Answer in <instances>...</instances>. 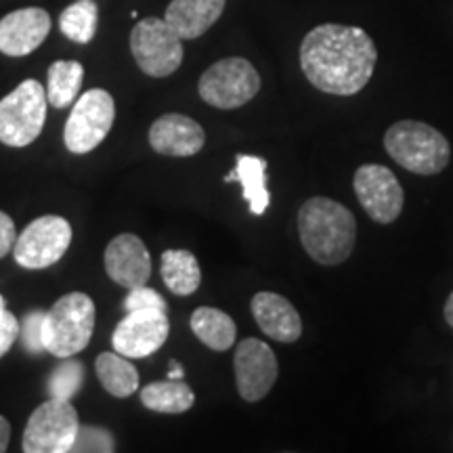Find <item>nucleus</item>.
I'll return each instance as SVG.
<instances>
[{
	"label": "nucleus",
	"instance_id": "obj_2",
	"mask_svg": "<svg viewBox=\"0 0 453 453\" xmlns=\"http://www.w3.org/2000/svg\"><path fill=\"white\" fill-rule=\"evenodd\" d=\"M298 235L315 263L336 267L353 254L357 220L344 203L317 196L300 206Z\"/></svg>",
	"mask_w": 453,
	"mask_h": 453
},
{
	"label": "nucleus",
	"instance_id": "obj_26",
	"mask_svg": "<svg viewBox=\"0 0 453 453\" xmlns=\"http://www.w3.org/2000/svg\"><path fill=\"white\" fill-rule=\"evenodd\" d=\"M84 382V365L81 361H73L70 357H65L59 365L50 372L49 376V395L53 399H64L70 401L73 395L78 393Z\"/></svg>",
	"mask_w": 453,
	"mask_h": 453
},
{
	"label": "nucleus",
	"instance_id": "obj_30",
	"mask_svg": "<svg viewBox=\"0 0 453 453\" xmlns=\"http://www.w3.org/2000/svg\"><path fill=\"white\" fill-rule=\"evenodd\" d=\"M19 336V321L7 309H0V357H4Z\"/></svg>",
	"mask_w": 453,
	"mask_h": 453
},
{
	"label": "nucleus",
	"instance_id": "obj_32",
	"mask_svg": "<svg viewBox=\"0 0 453 453\" xmlns=\"http://www.w3.org/2000/svg\"><path fill=\"white\" fill-rule=\"evenodd\" d=\"M11 441V424L4 416H0V453L7 451Z\"/></svg>",
	"mask_w": 453,
	"mask_h": 453
},
{
	"label": "nucleus",
	"instance_id": "obj_35",
	"mask_svg": "<svg viewBox=\"0 0 453 453\" xmlns=\"http://www.w3.org/2000/svg\"><path fill=\"white\" fill-rule=\"evenodd\" d=\"M3 307H4V298L0 296V309H3Z\"/></svg>",
	"mask_w": 453,
	"mask_h": 453
},
{
	"label": "nucleus",
	"instance_id": "obj_33",
	"mask_svg": "<svg viewBox=\"0 0 453 453\" xmlns=\"http://www.w3.org/2000/svg\"><path fill=\"white\" fill-rule=\"evenodd\" d=\"M168 378H170V380H180V378H185V370H183V365H180L177 359L170 361Z\"/></svg>",
	"mask_w": 453,
	"mask_h": 453
},
{
	"label": "nucleus",
	"instance_id": "obj_10",
	"mask_svg": "<svg viewBox=\"0 0 453 453\" xmlns=\"http://www.w3.org/2000/svg\"><path fill=\"white\" fill-rule=\"evenodd\" d=\"M72 243V225L64 217L47 214L32 220L17 235L13 246L15 263L24 269H47L64 258Z\"/></svg>",
	"mask_w": 453,
	"mask_h": 453
},
{
	"label": "nucleus",
	"instance_id": "obj_16",
	"mask_svg": "<svg viewBox=\"0 0 453 453\" xmlns=\"http://www.w3.org/2000/svg\"><path fill=\"white\" fill-rule=\"evenodd\" d=\"M206 143V133L194 118L183 113H166L150 128V145L157 154L168 157H189L200 154Z\"/></svg>",
	"mask_w": 453,
	"mask_h": 453
},
{
	"label": "nucleus",
	"instance_id": "obj_28",
	"mask_svg": "<svg viewBox=\"0 0 453 453\" xmlns=\"http://www.w3.org/2000/svg\"><path fill=\"white\" fill-rule=\"evenodd\" d=\"M44 317L47 313L44 311H32L24 317L19 326V334H21V342H24V349L32 355H41L44 350V342H42V326H44Z\"/></svg>",
	"mask_w": 453,
	"mask_h": 453
},
{
	"label": "nucleus",
	"instance_id": "obj_1",
	"mask_svg": "<svg viewBox=\"0 0 453 453\" xmlns=\"http://www.w3.org/2000/svg\"><path fill=\"white\" fill-rule=\"evenodd\" d=\"M376 61V44L357 26H317L300 44V67L307 81L321 93L338 97H350L365 88Z\"/></svg>",
	"mask_w": 453,
	"mask_h": 453
},
{
	"label": "nucleus",
	"instance_id": "obj_17",
	"mask_svg": "<svg viewBox=\"0 0 453 453\" xmlns=\"http://www.w3.org/2000/svg\"><path fill=\"white\" fill-rule=\"evenodd\" d=\"M252 315L257 319L260 330L271 340L277 342L292 344L303 336V319L298 311L288 298L275 292H258L254 294L250 303Z\"/></svg>",
	"mask_w": 453,
	"mask_h": 453
},
{
	"label": "nucleus",
	"instance_id": "obj_9",
	"mask_svg": "<svg viewBox=\"0 0 453 453\" xmlns=\"http://www.w3.org/2000/svg\"><path fill=\"white\" fill-rule=\"evenodd\" d=\"M78 426V411L70 401L50 396L32 411L21 449L26 453H70Z\"/></svg>",
	"mask_w": 453,
	"mask_h": 453
},
{
	"label": "nucleus",
	"instance_id": "obj_21",
	"mask_svg": "<svg viewBox=\"0 0 453 453\" xmlns=\"http://www.w3.org/2000/svg\"><path fill=\"white\" fill-rule=\"evenodd\" d=\"M95 370L104 388L118 399H127L139 390V372L130 364L128 357L120 353H101L95 361Z\"/></svg>",
	"mask_w": 453,
	"mask_h": 453
},
{
	"label": "nucleus",
	"instance_id": "obj_31",
	"mask_svg": "<svg viewBox=\"0 0 453 453\" xmlns=\"http://www.w3.org/2000/svg\"><path fill=\"white\" fill-rule=\"evenodd\" d=\"M15 223L7 212L0 211V258L7 257L9 252H13L15 246Z\"/></svg>",
	"mask_w": 453,
	"mask_h": 453
},
{
	"label": "nucleus",
	"instance_id": "obj_19",
	"mask_svg": "<svg viewBox=\"0 0 453 453\" xmlns=\"http://www.w3.org/2000/svg\"><path fill=\"white\" fill-rule=\"evenodd\" d=\"M191 330H194L196 338L202 344H206L208 349L219 350H229L235 344L237 338V327L235 321L231 319L225 311L212 309V307H200L191 315Z\"/></svg>",
	"mask_w": 453,
	"mask_h": 453
},
{
	"label": "nucleus",
	"instance_id": "obj_22",
	"mask_svg": "<svg viewBox=\"0 0 453 453\" xmlns=\"http://www.w3.org/2000/svg\"><path fill=\"white\" fill-rule=\"evenodd\" d=\"M141 403L157 413H185L194 407L196 395L183 380H162L141 390Z\"/></svg>",
	"mask_w": 453,
	"mask_h": 453
},
{
	"label": "nucleus",
	"instance_id": "obj_24",
	"mask_svg": "<svg viewBox=\"0 0 453 453\" xmlns=\"http://www.w3.org/2000/svg\"><path fill=\"white\" fill-rule=\"evenodd\" d=\"M84 81V67L78 61H55L47 72V99L49 105L64 110L78 97Z\"/></svg>",
	"mask_w": 453,
	"mask_h": 453
},
{
	"label": "nucleus",
	"instance_id": "obj_34",
	"mask_svg": "<svg viewBox=\"0 0 453 453\" xmlns=\"http://www.w3.org/2000/svg\"><path fill=\"white\" fill-rule=\"evenodd\" d=\"M443 313H445V321H447V324H449V327H453V292L449 294V298H447Z\"/></svg>",
	"mask_w": 453,
	"mask_h": 453
},
{
	"label": "nucleus",
	"instance_id": "obj_8",
	"mask_svg": "<svg viewBox=\"0 0 453 453\" xmlns=\"http://www.w3.org/2000/svg\"><path fill=\"white\" fill-rule=\"evenodd\" d=\"M116 120V104L105 88H90L82 93L67 118L64 143L72 154H88L104 143Z\"/></svg>",
	"mask_w": 453,
	"mask_h": 453
},
{
	"label": "nucleus",
	"instance_id": "obj_12",
	"mask_svg": "<svg viewBox=\"0 0 453 453\" xmlns=\"http://www.w3.org/2000/svg\"><path fill=\"white\" fill-rule=\"evenodd\" d=\"M234 370L237 393L248 403L265 399L280 376V365H277L273 349L258 338H246L237 344Z\"/></svg>",
	"mask_w": 453,
	"mask_h": 453
},
{
	"label": "nucleus",
	"instance_id": "obj_7",
	"mask_svg": "<svg viewBox=\"0 0 453 453\" xmlns=\"http://www.w3.org/2000/svg\"><path fill=\"white\" fill-rule=\"evenodd\" d=\"M130 50L141 72L151 78H166L183 64V38L166 19L147 17L130 32Z\"/></svg>",
	"mask_w": 453,
	"mask_h": 453
},
{
	"label": "nucleus",
	"instance_id": "obj_14",
	"mask_svg": "<svg viewBox=\"0 0 453 453\" xmlns=\"http://www.w3.org/2000/svg\"><path fill=\"white\" fill-rule=\"evenodd\" d=\"M105 271L127 290L145 286L151 277V254L137 235H116L105 248Z\"/></svg>",
	"mask_w": 453,
	"mask_h": 453
},
{
	"label": "nucleus",
	"instance_id": "obj_4",
	"mask_svg": "<svg viewBox=\"0 0 453 453\" xmlns=\"http://www.w3.org/2000/svg\"><path fill=\"white\" fill-rule=\"evenodd\" d=\"M95 332V303L88 294H65L44 317V350L57 359L78 355L88 347Z\"/></svg>",
	"mask_w": 453,
	"mask_h": 453
},
{
	"label": "nucleus",
	"instance_id": "obj_6",
	"mask_svg": "<svg viewBox=\"0 0 453 453\" xmlns=\"http://www.w3.org/2000/svg\"><path fill=\"white\" fill-rule=\"evenodd\" d=\"M197 90L203 104L217 110H237L257 97L260 76L243 57H226L202 73Z\"/></svg>",
	"mask_w": 453,
	"mask_h": 453
},
{
	"label": "nucleus",
	"instance_id": "obj_13",
	"mask_svg": "<svg viewBox=\"0 0 453 453\" xmlns=\"http://www.w3.org/2000/svg\"><path fill=\"white\" fill-rule=\"evenodd\" d=\"M168 334L170 321L166 311H130L113 330L111 344L116 353L128 357V359H143L162 349V344L168 340Z\"/></svg>",
	"mask_w": 453,
	"mask_h": 453
},
{
	"label": "nucleus",
	"instance_id": "obj_3",
	"mask_svg": "<svg viewBox=\"0 0 453 453\" xmlns=\"http://www.w3.org/2000/svg\"><path fill=\"white\" fill-rule=\"evenodd\" d=\"M384 150L393 160L420 177H433L451 160L449 141L426 122L401 120L384 134Z\"/></svg>",
	"mask_w": 453,
	"mask_h": 453
},
{
	"label": "nucleus",
	"instance_id": "obj_20",
	"mask_svg": "<svg viewBox=\"0 0 453 453\" xmlns=\"http://www.w3.org/2000/svg\"><path fill=\"white\" fill-rule=\"evenodd\" d=\"M162 280L177 296H191L202 283V269L189 250H166L162 254Z\"/></svg>",
	"mask_w": 453,
	"mask_h": 453
},
{
	"label": "nucleus",
	"instance_id": "obj_15",
	"mask_svg": "<svg viewBox=\"0 0 453 453\" xmlns=\"http://www.w3.org/2000/svg\"><path fill=\"white\" fill-rule=\"evenodd\" d=\"M50 15L41 7L17 9L0 19V53L7 57L32 55L47 41Z\"/></svg>",
	"mask_w": 453,
	"mask_h": 453
},
{
	"label": "nucleus",
	"instance_id": "obj_25",
	"mask_svg": "<svg viewBox=\"0 0 453 453\" xmlns=\"http://www.w3.org/2000/svg\"><path fill=\"white\" fill-rule=\"evenodd\" d=\"M99 7L95 0H76L59 17V30L72 42L88 44L97 34Z\"/></svg>",
	"mask_w": 453,
	"mask_h": 453
},
{
	"label": "nucleus",
	"instance_id": "obj_11",
	"mask_svg": "<svg viewBox=\"0 0 453 453\" xmlns=\"http://www.w3.org/2000/svg\"><path fill=\"white\" fill-rule=\"evenodd\" d=\"M353 187L361 208L376 223L390 225L403 212V187L393 170L382 164H364L357 168Z\"/></svg>",
	"mask_w": 453,
	"mask_h": 453
},
{
	"label": "nucleus",
	"instance_id": "obj_5",
	"mask_svg": "<svg viewBox=\"0 0 453 453\" xmlns=\"http://www.w3.org/2000/svg\"><path fill=\"white\" fill-rule=\"evenodd\" d=\"M47 88L38 81H24L0 101V143L26 147L41 137L47 118Z\"/></svg>",
	"mask_w": 453,
	"mask_h": 453
},
{
	"label": "nucleus",
	"instance_id": "obj_27",
	"mask_svg": "<svg viewBox=\"0 0 453 453\" xmlns=\"http://www.w3.org/2000/svg\"><path fill=\"white\" fill-rule=\"evenodd\" d=\"M116 451V439L107 428L81 424L70 453H111Z\"/></svg>",
	"mask_w": 453,
	"mask_h": 453
},
{
	"label": "nucleus",
	"instance_id": "obj_23",
	"mask_svg": "<svg viewBox=\"0 0 453 453\" xmlns=\"http://www.w3.org/2000/svg\"><path fill=\"white\" fill-rule=\"evenodd\" d=\"M235 180H240L243 187V197H246L248 206H250L252 214L260 217L269 208L271 196L265 185V174H267V160L258 156H237L235 164Z\"/></svg>",
	"mask_w": 453,
	"mask_h": 453
},
{
	"label": "nucleus",
	"instance_id": "obj_29",
	"mask_svg": "<svg viewBox=\"0 0 453 453\" xmlns=\"http://www.w3.org/2000/svg\"><path fill=\"white\" fill-rule=\"evenodd\" d=\"M145 309H157V311H168L166 300L162 298V294H157L154 288L139 286L133 288L127 298H124V311H145Z\"/></svg>",
	"mask_w": 453,
	"mask_h": 453
},
{
	"label": "nucleus",
	"instance_id": "obj_18",
	"mask_svg": "<svg viewBox=\"0 0 453 453\" xmlns=\"http://www.w3.org/2000/svg\"><path fill=\"white\" fill-rule=\"evenodd\" d=\"M225 3L226 0H173L164 19L183 41H196L220 19Z\"/></svg>",
	"mask_w": 453,
	"mask_h": 453
}]
</instances>
